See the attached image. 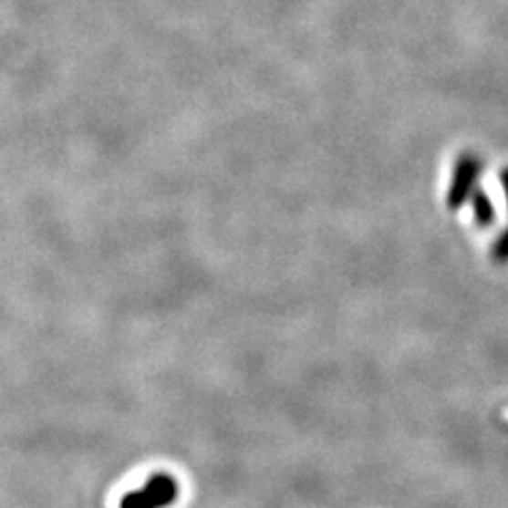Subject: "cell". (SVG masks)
Masks as SVG:
<instances>
[{"label": "cell", "mask_w": 508, "mask_h": 508, "mask_svg": "<svg viewBox=\"0 0 508 508\" xmlns=\"http://www.w3.org/2000/svg\"><path fill=\"white\" fill-rule=\"evenodd\" d=\"M178 492L181 490L171 474H153L147 483L121 500V508H168L176 503Z\"/></svg>", "instance_id": "6da1fadb"}]
</instances>
